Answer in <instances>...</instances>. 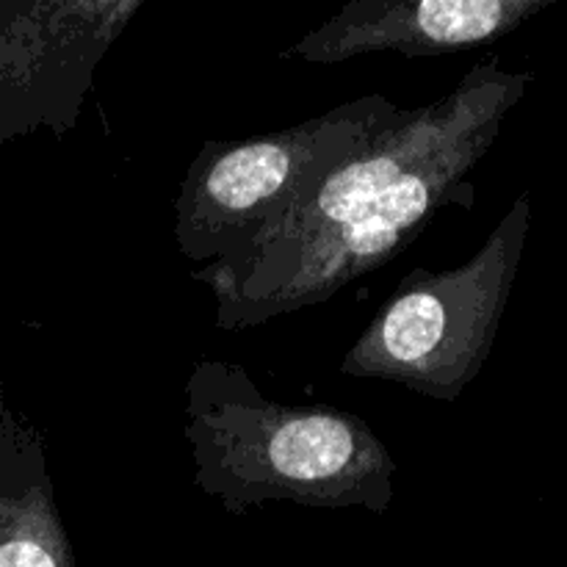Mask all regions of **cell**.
<instances>
[{"label": "cell", "mask_w": 567, "mask_h": 567, "mask_svg": "<svg viewBox=\"0 0 567 567\" xmlns=\"http://www.w3.org/2000/svg\"><path fill=\"white\" fill-rule=\"evenodd\" d=\"M183 430L194 485L230 515L275 502L385 515L393 504L396 463L360 415L275 402L238 365H194Z\"/></svg>", "instance_id": "cell-2"}, {"label": "cell", "mask_w": 567, "mask_h": 567, "mask_svg": "<svg viewBox=\"0 0 567 567\" xmlns=\"http://www.w3.org/2000/svg\"><path fill=\"white\" fill-rule=\"evenodd\" d=\"M551 6L557 0H354L282 50V59L336 66L365 53H463L509 37Z\"/></svg>", "instance_id": "cell-5"}, {"label": "cell", "mask_w": 567, "mask_h": 567, "mask_svg": "<svg viewBox=\"0 0 567 567\" xmlns=\"http://www.w3.org/2000/svg\"><path fill=\"white\" fill-rule=\"evenodd\" d=\"M529 227L526 192L474 258L454 269H419L404 277L347 352L341 374L396 382L437 402H457L491 358Z\"/></svg>", "instance_id": "cell-3"}, {"label": "cell", "mask_w": 567, "mask_h": 567, "mask_svg": "<svg viewBox=\"0 0 567 567\" xmlns=\"http://www.w3.org/2000/svg\"><path fill=\"white\" fill-rule=\"evenodd\" d=\"M396 111L382 94H363L286 131L205 144L175 199L172 236L183 258L194 269L230 258L365 147Z\"/></svg>", "instance_id": "cell-4"}, {"label": "cell", "mask_w": 567, "mask_h": 567, "mask_svg": "<svg viewBox=\"0 0 567 567\" xmlns=\"http://www.w3.org/2000/svg\"><path fill=\"white\" fill-rule=\"evenodd\" d=\"M532 72L493 55L435 103L399 109L352 158L219 264L194 269L225 332L327 302L382 269L446 205H474L471 172L491 153Z\"/></svg>", "instance_id": "cell-1"}]
</instances>
